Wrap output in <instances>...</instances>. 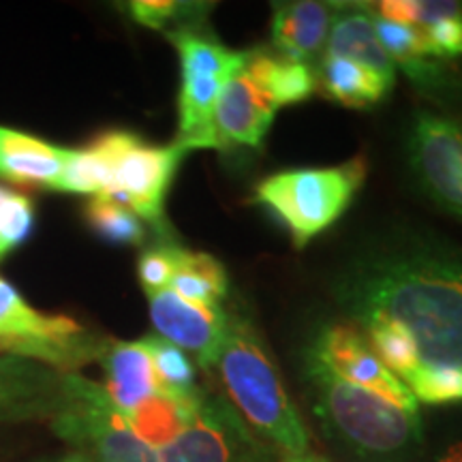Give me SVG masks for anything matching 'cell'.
<instances>
[{"mask_svg": "<svg viewBox=\"0 0 462 462\" xmlns=\"http://www.w3.org/2000/svg\"><path fill=\"white\" fill-rule=\"evenodd\" d=\"M374 14L383 20L429 28L448 17H462L460 3H430V0H383Z\"/></svg>", "mask_w": 462, "mask_h": 462, "instance_id": "29", "label": "cell"}, {"mask_svg": "<svg viewBox=\"0 0 462 462\" xmlns=\"http://www.w3.org/2000/svg\"><path fill=\"white\" fill-rule=\"evenodd\" d=\"M319 86L328 99L346 107H368L383 99L392 90L377 73L357 62L323 56Z\"/></svg>", "mask_w": 462, "mask_h": 462, "instance_id": "21", "label": "cell"}, {"mask_svg": "<svg viewBox=\"0 0 462 462\" xmlns=\"http://www.w3.org/2000/svg\"><path fill=\"white\" fill-rule=\"evenodd\" d=\"M306 379L313 388L319 418L362 456L388 458L420 443V415L349 383L310 354L306 356Z\"/></svg>", "mask_w": 462, "mask_h": 462, "instance_id": "3", "label": "cell"}, {"mask_svg": "<svg viewBox=\"0 0 462 462\" xmlns=\"http://www.w3.org/2000/svg\"><path fill=\"white\" fill-rule=\"evenodd\" d=\"M421 31L435 58H454L462 54V17H448Z\"/></svg>", "mask_w": 462, "mask_h": 462, "instance_id": "33", "label": "cell"}, {"mask_svg": "<svg viewBox=\"0 0 462 462\" xmlns=\"http://www.w3.org/2000/svg\"><path fill=\"white\" fill-rule=\"evenodd\" d=\"M180 54V97H178V143L187 150L221 148L215 131V107L223 86L248 62L251 51H234L193 28L167 32Z\"/></svg>", "mask_w": 462, "mask_h": 462, "instance_id": "6", "label": "cell"}, {"mask_svg": "<svg viewBox=\"0 0 462 462\" xmlns=\"http://www.w3.org/2000/svg\"><path fill=\"white\" fill-rule=\"evenodd\" d=\"M157 456L159 462H251L253 441L231 404L204 394L187 429Z\"/></svg>", "mask_w": 462, "mask_h": 462, "instance_id": "10", "label": "cell"}, {"mask_svg": "<svg viewBox=\"0 0 462 462\" xmlns=\"http://www.w3.org/2000/svg\"><path fill=\"white\" fill-rule=\"evenodd\" d=\"M71 148L0 125V180L56 189Z\"/></svg>", "mask_w": 462, "mask_h": 462, "instance_id": "17", "label": "cell"}, {"mask_svg": "<svg viewBox=\"0 0 462 462\" xmlns=\"http://www.w3.org/2000/svg\"><path fill=\"white\" fill-rule=\"evenodd\" d=\"M150 319L161 338L195 356L201 368H215L221 351L229 317L221 306L189 302L171 289L146 293Z\"/></svg>", "mask_w": 462, "mask_h": 462, "instance_id": "11", "label": "cell"}, {"mask_svg": "<svg viewBox=\"0 0 462 462\" xmlns=\"http://www.w3.org/2000/svg\"><path fill=\"white\" fill-rule=\"evenodd\" d=\"M246 73L276 109L309 99L317 88V78L309 65L289 62L265 51H251Z\"/></svg>", "mask_w": 462, "mask_h": 462, "instance_id": "20", "label": "cell"}, {"mask_svg": "<svg viewBox=\"0 0 462 462\" xmlns=\"http://www.w3.org/2000/svg\"><path fill=\"white\" fill-rule=\"evenodd\" d=\"M374 31L388 56L398 62L413 82H432L437 78L435 62H430L432 51L426 43L424 31L402 22L383 20L374 14Z\"/></svg>", "mask_w": 462, "mask_h": 462, "instance_id": "23", "label": "cell"}, {"mask_svg": "<svg viewBox=\"0 0 462 462\" xmlns=\"http://www.w3.org/2000/svg\"><path fill=\"white\" fill-rule=\"evenodd\" d=\"M338 5L298 0L276 5L273 17V43L281 58L309 65L321 50H326Z\"/></svg>", "mask_w": 462, "mask_h": 462, "instance_id": "15", "label": "cell"}, {"mask_svg": "<svg viewBox=\"0 0 462 462\" xmlns=\"http://www.w3.org/2000/svg\"><path fill=\"white\" fill-rule=\"evenodd\" d=\"M282 462H328V460L321 458V456H317V454L306 452V454H298V456H287Z\"/></svg>", "mask_w": 462, "mask_h": 462, "instance_id": "35", "label": "cell"}, {"mask_svg": "<svg viewBox=\"0 0 462 462\" xmlns=\"http://www.w3.org/2000/svg\"><path fill=\"white\" fill-rule=\"evenodd\" d=\"M60 462H88V458H84L82 454L75 452V454H71V456H67V458L60 460Z\"/></svg>", "mask_w": 462, "mask_h": 462, "instance_id": "36", "label": "cell"}, {"mask_svg": "<svg viewBox=\"0 0 462 462\" xmlns=\"http://www.w3.org/2000/svg\"><path fill=\"white\" fill-rule=\"evenodd\" d=\"M65 373L26 357L0 356V424L54 418Z\"/></svg>", "mask_w": 462, "mask_h": 462, "instance_id": "13", "label": "cell"}, {"mask_svg": "<svg viewBox=\"0 0 462 462\" xmlns=\"http://www.w3.org/2000/svg\"><path fill=\"white\" fill-rule=\"evenodd\" d=\"M112 189V170L107 157L95 142L86 148L73 150L69 154L65 170L60 173L54 190L75 195H90V198H107Z\"/></svg>", "mask_w": 462, "mask_h": 462, "instance_id": "24", "label": "cell"}, {"mask_svg": "<svg viewBox=\"0 0 462 462\" xmlns=\"http://www.w3.org/2000/svg\"><path fill=\"white\" fill-rule=\"evenodd\" d=\"M201 398H204L201 392L193 398H176L159 392V394L146 398V401L125 415L129 420L131 429L135 430V435L146 446L159 452L161 448L171 443L173 439L187 429L189 421L193 420L195 411H198Z\"/></svg>", "mask_w": 462, "mask_h": 462, "instance_id": "19", "label": "cell"}, {"mask_svg": "<svg viewBox=\"0 0 462 462\" xmlns=\"http://www.w3.org/2000/svg\"><path fill=\"white\" fill-rule=\"evenodd\" d=\"M142 340L146 343L148 354L152 357L161 394L176 398H193L199 394L198 385H195V366L189 360L187 351L171 345L170 340L161 338L159 334H150Z\"/></svg>", "mask_w": 462, "mask_h": 462, "instance_id": "25", "label": "cell"}, {"mask_svg": "<svg viewBox=\"0 0 462 462\" xmlns=\"http://www.w3.org/2000/svg\"><path fill=\"white\" fill-rule=\"evenodd\" d=\"M0 356H14V357H26V360L42 362L45 366L56 368L60 373H75L73 364L69 362V357L58 351L56 346L42 340L17 337V334L0 330Z\"/></svg>", "mask_w": 462, "mask_h": 462, "instance_id": "31", "label": "cell"}, {"mask_svg": "<svg viewBox=\"0 0 462 462\" xmlns=\"http://www.w3.org/2000/svg\"><path fill=\"white\" fill-rule=\"evenodd\" d=\"M176 245H159L148 248L142 253L140 263H137V276L146 293L161 291V289H170L173 270H176L178 257Z\"/></svg>", "mask_w": 462, "mask_h": 462, "instance_id": "32", "label": "cell"}, {"mask_svg": "<svg viewBox=\"0 0 462 462\" xmlns=\"http://www.w3.org/2000/svg\"><path fill=\"white\" fill-rule=\"evenodd\" d=\"M50 424L88 462H159L157 449L135 435L103 385L79 373H65L60 404Z\"/></svg>", "mask_w": 462, "mask_h": 462, "instance_id": "5", "label": "cell"}, {"mask_svg": "<svg viewBox=\"0 0 462 462\" xmlns=\"http://www.w3.org/2000/svg\"><path fill=\"white\" fill-rule=\"evenodd\" d=\"M0 330L42 340L56 346L73 364V371L99 360L107 340L97 338L67 315H48L32 309L22 293L0 276Z\"/></svg>", "mask_w": 462, "mask_h": 462, "instance_id": "12", "label": "cell"}, {"mask_svg": "<svg viewBox=\"0 0 462 462\" xmlns=\"http://www.w3.org/2000/svg\"><path fill=\"white\" fill-rule=\"evenodd\" d=\"M364 178L366 161L362 157L326 170L282 171L259 182L255 201L276 215L302 248L349 208Z\"/></svg>", "mask_w": 462, "mask_h": 462, "instance_id": "4", "label": "cell"}, {"mask_svg": "<svg viewBox=\"0 0 462 462\" xmlns=\"http://www.w3.org/2000/svg\"><path fill=\"white\" fill-rule=\"evenodd\" d=\"M86 221L99 238L109 245L137 246L146 238L143 221L129 208L112 198H90L86 204Z\"/></svg>", "mask_w": 462, "mask_h": 462, "instance_id": "26", "label": "cell"}, {"mask_svg": "<svg viewBox=\"0 0 462 462\" xmlns=\"http://www.w3.org/2000/svg\"><path fill=\"white\" fill-rule=\"evenodd\" d=\"M37 215L32 199L0 184V262L24 246L31 238Z\"/></svg>", "mask_w": 462, "mask_h": 462, "instance_id": "27", "label": "cell"}, {"mask_svg": "<svg viewBox=\"0 0 462 462\" xmlns=\"http://www.w3.org/2000/svg\"><path fill=\"white\" fill-rule=\"evenodd\" d=\"M215 368L234 409L287 456L309 452V430L289 401L279 371L246 319L229 317Z\"/></svg>", "mask_w": 462, "mask_h": 462, "instance_id": "2", "label": "cell"}, {"mask_svg": "<svg viewBox=\"0 0 462 462\" xmlns=\"http://www.w3.org/2000/svg\"><path fill=\"white\" fill-rule=\"evenodd\" d=\"M106 373V394L120 411H131L146 398L159 394V381L154 374L152 357L143 340H107L99 356Z\"/></svg>", "mask_w": 462, "mask_h": 462, "instance_id": "18", "label": "cell"}, {"mask_svg": "<svg viewBox=\"0 0 462 462\" xmlns=\"http://www.w3.org/2000/svg\"><path fill=\"white\" fill-rule=\"evenodd\" d=\"M404 385L418 402H462V368H420L404 379Z\"/></svg>", "mask_w": 462, "mask_h": 462, "instance_id": "28", "label": "cell"}, {"mask_svg": "<svg viewBox=\"0 0 462 462\" xmlns=\"http://www.w3.org/2000/svg\"><path fill=\"white\" fill-rule=\"evenodd\" d=\"M317 360L332 368L338 377L349 383L377 394L385 401L396 404L402 411L420 415L418 401L409 392L407 385L385 366L383 360L368 343V338L349 323H337L326 328L315 338L313 349L309 351Z\"/></svg>", "mask_w": 462, "mask_h": 462, "instance_id": "8", "label": "cell"}, {"mask_svg": "<svg viewBox=\"0 0 462 462\" xmlns=\"http://www.w3.org/2000/svg\"><path fill=\"white\" fill-rule=\"evenodd\" d=\"M206 5L176 3V0H135L129 3V15L137 24L152 28V31H167V26L178 24L176 31L189 28V20L201 14ZM173 32V31H171Z\"/></svg>", "mask_w": 462, "mask_h": 462, "instance_id": "30", "label": "cell"}, {"mask_svg": "<svg viewBox=\"0 0 462 462\" xmlns=\"http://www.w3.org/2000/svg\"><path fill=\"white\" fill-rule=\"evenodd\" d=\"M357 326L402 334L420 368H462V257L409 251L366 263L343 282Z\"/></svg>", "mask_w": 462, "mask_h": 462, "instance_id": "1", "label": "cell"}, {"mask_svg": "<svg viewBox=\"0 0 462 462\" xmlns=\"http://www.w3.org/2000/svg\"><path fill=\"white\" fill-rule=\"evenodd\" d=\"M411 165L426 193L462 218V129L441 116L418 114L411 131Z\"/></svg>", "mask_w": 462, "mask_h": 462, "instance_id": "9", "label": "cell"}, {"mask_svg": "<svg viewBox=\"0 0 462 462\" xmlns=\"http://www.w3.org/2000/svg\"><path fill=\"white\" fill-rule=\"evenodd\" d=\"M276 107L246 73V65L225 82L215 107L218 146L259 148L274 120Z\"/></svg>", "mask_w": 462, "mask_h": 462, "instance_id": "14", "label": "cell"}, {"mask_svg": "<svg viewBox=\"0 0 462 462\" xmlns=\"http://www.w3.org/2000/svg\"><path fill=\"white\" fill-rule=\"evenodd\" d=\"M326 56L357 62L394 86L396 65L374 31V9L366 5H338L326 42Z\"/></svg>", "mask_w": 462, "mask_h": 462, "instance_id": "16", "label": "cell"}, {"mask_svg": "<svg viewBox=\"0 0 462 462\" xmlns=\"http://www.w3.org/2000/svg\"><path fill=\"white\" fill-rule=\"evenodd\" d=\"M227 273L218 259L208 253L178 248L176 270L170 282L173 293L201 306H221L227 296Z\"/></svg>", "mask_w": 462, "mask_h": 462, "instance_id": "22", "label": "cell"}, {"mask_svg": "<svg viewBox=\"0 0 462 462\" xmlns=\"http://www.w3.org/2000/svg\"><path fill=\"white\" fill-rule=\"evenodd\" d=\"M437 462H462V441H456L446 452L439 456Z\"/></svg>", "mask_w": 462, "mask_h": 462, "instance_id": "34", "label": "cell"}, {"mask_svg": "<svg viewBox=\"0 0 462 462\" xmlns=\"http://www.w3.org/2000/svg\"><path fill=\"white\" fill-rule=\"evenodd\" d=\"M95 143L112 170L107 198L129 208L142 221L163 223L167 190L189 150L178 142L152 146L129 131H106Z\"/></svg>", "mask_w": 462, "mask_h": 462, "instance_id": "7", "label": "cell"}]
</instances>
